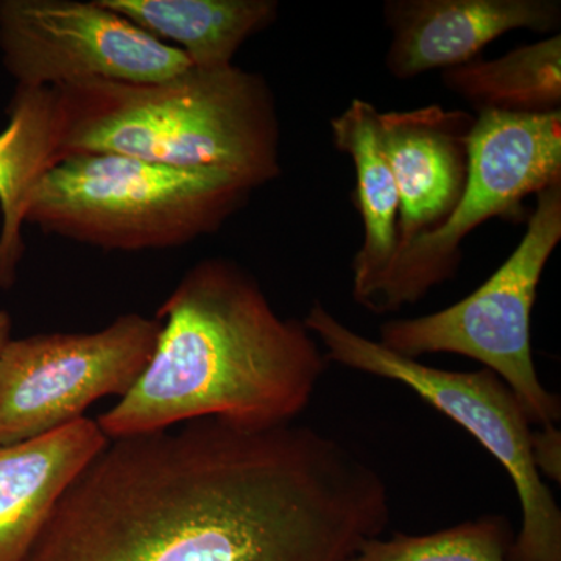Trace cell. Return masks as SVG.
Returning a JSON list of instances; mask_svg holds the SVG:
<instances>
[{
  "instance_id": "obj_14",
  "label": "cell",
  "mask_w": 561,
  "mask_h": 561,
  "mask_svg": "<svg viewBox=\"0 0 561 561\" xmlns=\"http://www.w3.org/2000/svg\"><path fill=\"white\" fill-rule=\"evenodd\" d=\"M154 38L175 47L192 68L224 69L250 38L278 20L276 0H101Z\"/></svg>"
},
{
  "instance_id": "obj_5",
  "label": "cell",
  "mask_w": 561,
  "mask_h": 561,
  "mask_svg": "<svg viewBox=\"0 0 561 561\" xmlns=\"http://www.w3.org/2000/svg\"><path fill=\"white\" fill-rule=\"evenodd\" d=\"M328 362L401 383L470 432L511 476L523 523L508 561H561V511L534 460V430L496 373L449 371L387 350L342 323L320 300L302 320Z\"/></svg>"
},
{
  "instance_id": "obj_2",
  "label": "cell",
  "mask_w": 561,
  "mask_h": 561,
  "mask_svg": "<svg viewBox=\"0 0 561 561\" xmlns=\"http://www.w3.org/2000/svg\"><path fill=\"white\" fill-rule=\"evenodd\" d=\"M157 348L117 404L99 416L110 440L198 419L294 423L328 360L302 320L284 319L238 262L208 257L162 302Z\"/></svg>"
},
{
  "instance_id": "obj_9",
  "label": "cell",
  "mask_w": 561,
  "mask_h": 561,
  "mask_svg": "<svg viewBox=\"0 0 561 561\" xmlns=\"http://www.w3.org/2000/svg\"><path fill=\"white\" fill-rule=\"evenodd\" d=\"M0 51L24 88L98 80L157 83L192 68L179 49L101 0H0Z\"/></svg>"
},
{
  "instance_id": "obj_12",
  "label": "cell",
  "mask_w": 561,
  "mask_h": 561,
  "mask_svg": "<svg viewBox=\"0 0 561 561\" xmlns=\"http://www.w3.org/2000/svg\"><path fill=\"white\" fill-rule=\"evenodd\" d=\"M110 438L98 421L0 446V561H24L55 505Z\"/></svg>"
},
{
  "instance_id": "obj_15",
  "label": "cell",
  "mask_w": 561,
  "mask_h": 561,
  "mask_svg": "<svg viewBox=\"0 0 561 561\" xmlns=\"http://www.w3.org/2000/svg\"><path fill=\"white\" fill-rule=\"evenodd\" d=\"M57 147L55 88L16 87L9 124L0 131V289H10L16 283L25 250V210L36 183L55 164Z\"/></svg>"
},
{
  "instance_id": "obj_4",
  "label": "cell",
  "mask_w": 561,
  "mask_h": 561,
  "mask_svg": "<svg viewBox=\"0 0 561 561\" xmlns=\"http://www.w3.org/2000/svg\"><path fill=\"white\" fill-rule=\"evenodd\" d=\"M253 191L225 173L81 154L41 176L25 224L95 249H176L219 231Z\"/></svg>"
},
{
  "instance_id": "obj_8",
  "label": "cell",
  "mask_w": 561,
  "mask_h": 561,
  "mask_svg": "<svg viewBox=\"0 0 561 561\" xmlns=\"http://www.w3.org/2000/svg\"><path fill=\"white\" fill-rule=\"evenodd\" d=\"M160 332L157 317L125 313L94 332L10 339L0 351V446L60 430L110 394L124 397Z\"/></svg>"
},
{
  "instance_id": "obj_10",
  "label": "cell",
  "mask_w": 561,
  "mask_h": 561,
  "mask_svg": "<svg viewBox=\"0 0 561 561\" xmlns=\"http://www.w3.org/2000/svg\"><path fill=\"white\" fill-rule=\"evenodd\" d=\"M383 24L390 43L386 69L409 81L432 70L459 68L507 33L556 35L560 0H386Z\"/></svg>"
},
{
  "instance_id": "obj_19",
  "label": "cell",
  "mask_w": 561,
  "mask_h": 561,
  "mask_svg": "<svg viewBox=\"0 0 561 561\" xmlns=\"http://www.w3.org/2000/svg\"><path fill=\"white\" fill-rule=\"evenodd\" d=\"M11 339V317L10 313L0 309V351L9 343Z\"/></svg>"
},
{
  "instance_id": "obj_18",
  "label": "cell",
  "mask_w": 561,
  "mask_h": 561,
  "mask_svg": "<svg viewBox=\"0 0 561 561\" xmlns=\"http://www.w3.org/2000/svg\"><path fill=\"white\" fill-rule=\"evenodd\" d=\"M561 434L556 426L534 431V460L541 476L560 482Z\"/></svg>"
},
{
  "instance_id": "obj_16",
  "label": "cell",
  "mask_w": 561,
  "mask_h": 561,
  "mask_svg": "<svg viewBox=\"0 0 561 561\" xmlns=\"http://www.w3.org/2000/svg\"><path fill=\"white\" fill-rule=\"evenodd\" d=\"M442 84L476 114L561 111V35L524 44L494 60L443 70Z\"/></svg>"
},
{
  "instance_id": "obj_6",
  "label": "cell",
  "mask_w": 561,
  "mask_h": 561,
  "mask_svg": "<svg viewBox=\"0 0 561 561\" xmlns=\"http://www.w3.org/2000/svg\"><path fill=\"white\" fill-rule=\"evenodd\" d=\"M535 197L522 241L482 286L442 311L386 321L378 342L409 359L451 353L479 362L511 387L531 424L548 427L559 423L561 404L535 368L531 311L561 241V181Z\"/></svg>"
},
{
  "instance_id": "obj_7",
  "label": "cell",
  "mask_w": 561,
  "mask_h": 561,
  "mask_svg": "<svg viewBox=\"0 0 561 561\" xmlns=\"http://www.w3.org/2000/svg\"><path fill=\"white\" fill-rule=\"evenodd\" d=\"M561 181V111L476 114L470 169L448 220L413 241L391 265L371 312L390 313L423 300L456 276L461 243L494 217L518 213L530 195Z\"/></svg>"
},
{
  "instance_id": "obj_3",
  "label": "cell",
  "mask_w": 561,
  "mask_h": 561,
  "mask_svg": "<svg viewBox=\"0 0 561 561\" xmlns=\"http://www.w3.org/2000/svg\"><path fill=\"white\" fill-rule=\"evenodd\" d=\"M58 161L122 154L219 172L253 190L280 175V122L268 81L232 65L190 68L157 83L87 81L55 88Z\"/></svg>"
},
{
  "instance_id": "obj_1",
  "label": "cell",
  "mask_w": 561,
  "mask_h": 561,
  "mask_svg": "<svg viewBox=\"0 0 561 561\" xmlns=\"http://www.w3.org/2000/svg\"><path fill=\"white\" fill-rule=\"evenodd\" d=\"M389 522L382 476L331 435L210 416L106 443L24 561H346Z\"/></svg>"
},
{
  "instance_id": "obj_13",
  "label": "cell",
  "mask_w": 561,
  "mask_h": 561,
  "mask_svg": "<svg viewBox=\"0 0 561 561\" xmlns=\"http://www.w3.org/2000/svg\"><path fill=\"white\" fill-rule=\"evenodd\" d=\"M379 113L371 102L353 99L330 121L335 149L348 154L356 171L364 239L351 265L353 298L370 312L397 257L400 221V194L379 139Z\"/></svg>"
},
{
  "instance_id": "obj_17",
  "label": "cell",
  "mask_w": 561,
  "mask_h": 561,
  "mask_svg": "<svg viewBox=\"0 0 561 561\" xmlns=\"http://www.w3.org/2000/svg\"><path fill=\"white\" fill-rule=\"evenodd\" d=\"M513 538L508 518L486 515L426 535L370 538L346 561H508Z\"/></svg>"
},
{
  "instance_id": "obj_11",
  "label": "cell",
  "mask_w": 561,
  "mask_h": 561,
  "mask_svg": "<svg viewBox=\"0 0 561 561\" xmlns=\"http://www.w3.org/2000/svg\"><path fill=\"white\" fill-rule=\"evenodd\" d=\"M474 122L476 114L437 103L379 113V139L400 194L397 257L442 227L459 203Z\"/></svg>"
}]
</instances>
